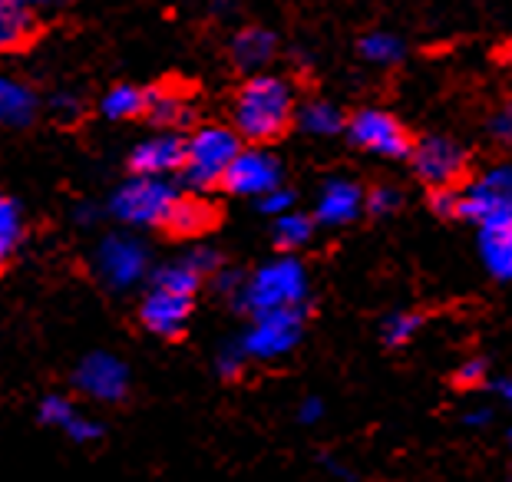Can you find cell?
<instances>
[{
    "mask_svg": "<svg viewBox=\"0 0 512 482\" xmlns=\"http://www.w3.org/2000/svg\"><path fill=\"white\" fill-rule=\"evenodd\" d=\"M100 109H103L106 119H116V123L119 119H133L139 113H146V93L136 90V86H129V83H119L103 96Z\"/></svg>",
    "mask_w": 512,
    "mask_h": 482,
    "instance_id": "cell-22",
    "label": "cell"
},
{
    "mask_svg": "<svg viewBox=\"0 0 512 482\" xmlns=\"http://www.w3.org/2000/svg\"><path fill=\"white\" fill-rule=\"evenodd\" d=\"M324 469H328V473H334L337 479H354V476H351V469L341 466V463H334V459H324Z\"/></svg>",
    "mask_w": 512,
    "mask_h": 482,
    "instance_id": "cell-38",
    "label": "cell"
},
{
    "mask_svg": "<svg viewBox=\"0 0 512 482\" xmlns=\"http://www.w3.org/2000/svg\"><path fill=\"white\" fill-rule=\"evenodd\" d=\"M271 235H275V245L285 248V251H294L301 245H308L311 235H314V222L308 215L301 212H288L275 218V228H271Z\"/></svg>",
    "mask_w": 512,
    "mask_h": 482,
    "instance_id": "cell-24",
    "label": "cell"
},
{
    "mask_svg": "<svg viewBox=\"0 0 512 482\" xmlns=\"http://www.w3.org/2000/svg\"><path fill=\"white\" fill-rule=\"evenodd\" d=\"M63 433H67L73 443L90 446V443H96V440L103 436V423H100V420H93V416H86V413H76V420H73Z\"/></svg>",
    "mask_w": 512,
    "mask_h": 482,
    "instance_id": "cell-30",
    "label": "cell"
},
{
    "mask_svg": "<svg viewBox=\"0 0 512 482\" xmlns=\"http://www.w3.org/2000/svg\"><path fill=\"white\" fill-rule=\"evenodd\" d=\"M37 10H30L27 4H20V0H4L0 4V43H4L7 50H17L24 47V43L34 37V20Z\"/></svg>",
    "mask_w": 512,
    "mask_h": 482,
    "instance_id": "cell-19",
    "label": "cell"
},
{
    "mask_svg": "<svg viewBox=\"0 0 512 482\" xmlns=\"http://www.w3.org/2000/svg\"><path fill=\"white\" fill-rule=\"evenodd\" d=\"M20 241H24V212H20L17 199L0 202V258L10 261L17 255Z\"/></svg>",
    "mask_w": 512,
    "mask_h": 482,
    "instance_id": "cell-23",
    "label": "cell"
},
{
    "mask_svg": "<svg viewBox=\"0 0 512 482\" xmlns=\"http://www.w3.org/2000/svg\"><path fill=\"white\" fill-rule=\"evenodd\" d=\"M93 271L106 288L129 291L149 275V251L133 235H106L93 255Z\"/></svg>",
    "mask_w": 512,
    "mask_h": 482,
    "instance_id": "cell-6",
    "label": "cell"
},
{
    "mask_svg": "<svg viewBox=\"0 0 512 482\" xmlns=\"http://www.w3.org/2000/svg\"><path fill=\"white\" fill-rule=\"evenodd\" d=\"M215 222L212 218V208L205 205L202 199H176V205H172V212L166 218V228L172 235H179V238H192V235H202L205 228H209Z\"/></svg>",
    "mask_w": 512,
    "mask_h": 482,
    "instance_id": "cell-20",
    "label": "cell"
},
{
    "mask_svg": "<svg viewBox=\"0 0 512 482\" xmlns=\"http://www.w3.org/2000/svg\"><path fill=\"white\" fill-rule=\"evenodd\" d=\"M20 4H27L30 10H40V7H50L53 0H20Z\"/></svg>",
    "mask_w": 512,
    "mask_h": 482,
    "instance_id": "cell-40",
    "label": "cell"
},
{
    "mask_svg": "<svg viewBox=\"0 0 512 482\" xmlns=\"http://www.w3.org/2000/svg\"><path fill=\"white\" fill-rule=\"evenodd\" d=\"M53 113H57L63 123H70V119H76L83 113V103L76 100L73 93H57V96H53Z\"/></svg>",
    "mask_w": 512,
    "mask_h": 482,
    "instance_id": "cell-35",
    "label": "cell"
},
{
    "mask_svg": "<svg viewBox=\"0 0 512 482\" xmlns=\"http://www.w3.org/2000/svg\"><path fill=\"white\" fill-rule=\"evenodd\" d=\"M248 364V354L242 350V344H225L219 350V357H215V370H219V377L225 380H235V377H242V370Z\"/></svg>",
    "mask_w": 512,
    "mask_h": 482,
    "instance_id": "cell-28",
    "label": "cell"
},
{
    "mask_svg": "<svg viewBox=\"0 0 512 482\" xmlns=\"http://www.w3.org/2000/svg\"><path fill=\"white\" fill-rule=\"evenodd\" d=\"M76 410L70 397H63V393H47V397H40L37 403V420L43 426H53V430H67V426L76 420Z\"/></svg>",
    "mask_w": 512,
    "mask_h": 482,
    "instance_id": "cell-25",
    "label": "cell"
},
{
    "mask_svg": "<svg viewBox=\"0 0 512 482\" xmlns=\"http://www.w3.org/2000/svg\"><path fill=\"white\" fill-rule=\"evenodd\" d=\"M298 126L304 129L308 136H337L344 129V116L341 109L334 103H324V100H311L298 109Z\"/></svg>",
    "mask_w": 512,
    "mask_h": 482,
    "instance_id": "cell-21",
    "label": "cell"
},
{
    "mask_svg": "<svg viewBox=\"0 0 512 482\" xmlns=\"http://www.w3.org/2000/svg\"><path fill=\"white\" fill-rule=\"evenodd\" d=\"M192 294H179L159 284H149L139 304V324L156 337H179L192 317Z\"/></svg>",
    "mask_w": 512,
    "mask_h": 482,
    "instance_id": "cell-11",
    "label": "cell"
},
{
    "mask_svg": "<svg viewBox=\"0 0 512 482\" xmlns=\"http://www.w3.org/2000/svg\"><path fill=\"white\" fill-rule=\"evenodd\" d=\"M509 446H512V426H509Z\"/></svg>",
    "mask_w": 512,
    "mask_h": 482,
    "instance_id": "cell-42",
    "label": "cell"
},
{
    "mask_svg": "<svg viewBox=\"0 0 512 482\" xmlns=\"http://www.w3.org/2000/svg\"><path fill=\"white\" fill-rule=\"evenodd\" d=\"M73 387L96 403H116L129 393V370L116 354L96 350L86 354L73 370Z\"/></svg>",
    "mask_w": 512,
    "mask_h": 482,
    "instance_id": "cell-9",
    "label": "cell"
},
{
    "mask_svg": "<svg viewBox=\"0 0 512 482\" xmlns=\"http://www.w3.org/2000/svg\"><path fill=\"white\" fill-rule=\"evenodd\" d=\"M367 205V195L357 182L351 179H328L318 195V222L328 228H341L347 222H354L361 215V208Z\"/></svg>",
    "mask_w": 512,
    "mask_h": 482,
    "instance_id": "cell-14",
    "label": "cell"
},
{
    "mask_svg": "<svg viewBox=\"0 0 512 482\" xmlns=\"http://www.w3.org/2000/svg\"><path fill=\"white\" fill-rule=\"evenodd\" d=\"M275 34L265 27H245L242 34L232 40V60L238 70L245 73H265V67L275 57Z\"/></svg>",
    "mask_w": 512,
    "mask_h": 482,
    "instance_id": "cell-15",
    "label": "cell"
},
{
    "mask_svg": "<svg viewBox=\"0 0 512 482\" xmlns=\"http://www.w3.org/2000/svg\"><path fill=\"white\" fill-rule=\"evenodd\" d=\"M347 136L357 149L370 152V156L380 159H403L413 152L410 133L403 129L397 116H390L387 109H361V113L351 116L347 123Z\"/></svg>",
    "mask_w": 512,
    "mask_h": 482,
    "instance_id": "cell-8",
    "label": "cell"
},
{
    "mask_svg": "<svg viewBox=\"0 0 512 482\" xmlns=\"http://www.w3.org/2000/svg\"><path fill=\"white\" fill-rule=\"evenodd\" d=\"M37 116V96L30 86L17 83V80H0V119L7 126H30Z\"/></svg>",
    "mask_w": 512,
    "mask_h": 482,
    "instance_id": "cell-18",
    "label": "cell"
},
{
    "mask_svg": "<svg viewBox=\"0 0 512 482\" xmlns=\"http://www.w3.org/2000/svg\"><path fill=\"white\" fill-rule=\"evenodd\" d=\"M479 258L499 281H512V222L479 232Z\"/></svg>",
    "mask_w": 512,
    "mask_h": 482,
    "instance_id": "cell-16",
    "label": "cell"
},
{
    "mask_svg": "<svg viewBox=\"0 0 512 482\" xmlns=\"http://www.w3.org/2000/svg\"><path fill=\"white\" fill-rule=\"evenodd\" d=\"M489 423H493V410H486V407H476L463 416V426H470V430H483Z\"/></svg>",
    "mask_w": 512,
    "mask_h": 482,
    "instance_id": "cell-37",
    "label": "cell"
},
{
    "mask_svg": "<svg viewBox=\"0 0 512 482\" xmlns=\"http://www.w3.org/2000/svg\"><path fill=\"white\" fill-rule=\"evenodd\" d=\"M499 393H503V397L512 403V377L509 380H503V383H499Z\"/></svg>",
    "mask_w": 512,
    "mask_h": 482,
    "instance_id": "cell-41",
    "label": "cell"
},
{
    "mask_svg": "<svg viewBox=\"0 0 512 482\" xmlns=\"http://www.w3.org/2000/svg\"><path fill=\"white\" fill-rule=\"evenodd\" d=\"M179 192L169 179H152V175H133L123 182L110 199V215L123 225L133 228H152L166 225V218L176 205Z\"/></svg>",
    "mask_w": 512,
    "mask_h": 482,
    "instance_id": "cell-4",
    "label": "cell"
},
{
    "mask_svg": "<svg viewBox=\"0 0 512 482\" xmlns=\"http://www.w3.org/2000/svg\"><path fill=\"white\" fill-rule=\"evenodd\" d=\"M294 113V93L281 76L255 73L235 96V129L238 136L268 142L285 133Z\"/></svg>",
    "mask_w": 512,
    "mask_h": 482,
    "instance_id": "cell-2",
    "label": "cell"
},
{
    "mask_svg": "<svg viewBox=\"0 0 512 482\" xmlns=\"http://www.w3.org/2000/svg\"><path fill=\"white\" fill-rule=\"evenodd\" d=\"M232 298L238 311H245L252 317L304 308V301H308V271L291 255L271 258L242 281V288H238Z\"/></svg>",
    "mask_w": 512,
    "mask_h": 482,
    "instance_id": "cell-1",
    "label": "cell"
},
{
    "mask_svg": "<svg viewBox=\"0 0 512 482\" xmlns=\"http://www.w3.org/2000/svg\"><path fill=\"white\" fill-rule=\"evenodd\" d=\"M182 166H185V139L176 133H156L129 152V169H133V175L169 179L172 172H182Z\"/></svg>",
    "mask_w": 512,
    "mask_h": 482,
    "instance_id": "cell-13",
    "label": "cell"
},
{
    "mask_svg": "<svg viewBox=\"0 0 512 482\" xmlns=\"http://www.w3.org/2000/svg\"><path fill=\"white\" fill-rule=\"evenodd\" d=\"M258 208L265 212L268 218H281V215H288L294 212V192L285 189V185H278L275 192H268V195H261L258 199Z\"/></svg>",
    "mask_w": 512,
    "mask_h": 482,
    "instance_id": "cell-31",
    "label": "cell"
},
{
    "mask_svg": "<svg viewBox=\"0 0 512 482\" xmlns=\"http://www.w3.org/2000/svg\"><path fill=\"white\" fill-rule=\"evenodd\" d=\"M298 423H304V426H314L324 416V403L318 400V397H304L301 403H298Z\"/></svg>",
    "mask_w": 512,
    "mask_h": 482,
    "instance_id": "cell-36",
    "label": "cell"
},
{
    "mask_svg": "<svg viewBox=\"0 0 512 482\" xmlns=\"http://www.w3.org/2000/svg\"><path fill=\"white\" fill-rule=\"evenodd\" d=\"M361 53L364 60L377 63V67H394L403 60V43L394 34H370L361 40Z\"/></svg>",
    "mask_w": 512,
    "mask_h": 482,
    "instance_id": "cell-26",
    "label": "cell"
},
{
    "mask_svg": "<svg viewBox=\"0 0 512 482\" xmlns=\"http://www.w3.org/2000/svg\"><path fill=\"white\" fill-rule=\"evenodd\" d=\"M486 374H489L486 360L483 357H470V360H463V364L453 370V383H456V387H463V390H473V387H483Z\"/></svg>",
    "mask_w": 512,
    "mask_h": 482,
    "instance_id": "cell-29",
    "label": "cell"
},
{
    "mask_svg": "<svg viewBox=\"0 0 512 482\" xmlns=\"http://www.w3.org/2000/svg\"><path fill=\"white\" fill-rule=\"evenodd\" d=\"M93 215H96V208H93V205L76 208V222H83V225H90V222H93Z\"/></svg>",
    "mask_w": 512,
    "mask_h": 482,
    "instance_id": "cell-39",
    "label": "cell"
},
{
    "mask_svg": "<svg viewBox=\"0 0 512 482\" xmlns=\"http://www.w3.org/2000/svg\"><path fill=\"white\" fill-rule=\"evenodd\" d=\"M304 334V308L294 311H271L252 317V327L245 331V337L238 344L248 354V360H278L288 357L298 347Z\"/></svg>",
    "mask_w": 512,
    "mask_h": 482,
    "instance_id": "cell-7",
    "label": "cell"
},
{
    "mask_svg": "<svg viewBox=\"0 0 512 482\" xmlns=\"http://www.w3.org/2000/svg\"><path fill=\"white\" fill-rule=\"evenodd\" d=\"M225 189L245 199H261V195L275 192L281 185V166L278 159L265 149H242L232 169L225 175Z\"/></svg>",
    "mask_w": 512,
    "mask_h": 482,
    "instance_id": "cell-12",
    "label": "cell"
},
{
    "mask_svg": "<svg viewBox=\"0 0 512 482\" xmlns=\"http://www.w3.org/2000/svg\"><path fill=\"white\" fill-rule=\"evenodd\" d=\"M489 133H493L496 142H503V146H512V103L499 109V113H493V119H489Z\"/></svg>",
    "mask_w": 512,
    "mask_h": 482,
    "instance_id": "cell-34",
    "label": "cell"
},
{
    "mask_svg": "<svg viewBox=\"0 0 512 482\" xmlns=\"http://www.w3.org/2000/svg\"><path fill=\"white\" fill-rule=\"evenodd\" d=\"M423 327V317L420 314H413V311H397V314H390L384 327H380V334H384V344L387 347H403V344H410L413 337H417V331Z\"/></svg>",
    "mask_w": 512,
    "mask_h": 482,
    "instance_id": "cell-27",
    "label": "cell"
},
{
    "mask_svg": "<svg viewBox=\"0 0 512 482\" xmlns=\"http://www.w3.org/2000/svg\"><path fill=\"white\" fill-rule=\"evenodd\" d=\"M397 205H400V192L394 185H377V189H370V195H367V208L380 218L397 212Z\"/></svg>",
    "mask_w": 512,
    "mask_h": 482,
    "instance_id": "cell-32",
    "label": "cell"
},
{
    "mask_svg": "<svg viewBox=\"0 0 512 482\" xmlns=\"http://www.w3.org/2000/svg\"><path fill=\"white\" fill-rule=\"evenodd\" d=\"M460 202H463V192H453V189H433L430 195V208L440 218H460Z\"/></svg>",
    "mask_w": 512,
    "mask_h": 482,
    "instance_id": "cell-33",
    "label": "cell"
},
{
    "mask_svg": "<svg viewBox=\"0 0 512 482\" xmlns=\"http://www.w3.org/2000/svg\"><path fill=\"white\" fill-rule=\"evenodd\" d=\"M238 129L228 126H202L185 139V166L182 179L192 189H212L225 182L228 169L238 159Z\"/></svg>",
    "mask_w": 512,
    "mask_h": 482,
    "instance_id": "cell-3",
    "label": "cell"
},
{
    "mask_svg": "<svg viewBox=\"0 0 512 482\" xmlns=\"http://www.w3.org/2000/svg\"><path fill=\"white\" fill-rule=\"evenodd\" d=\"M460 218L483 228L512 222V166H493L463 189Z\"/></svg>",
    "mask_w": 512,
    "mask_h": 482,
    "instance_id": "cell-5",
    "label": "cell"
},
{
    "mask_svg": "<svg viewBox=\"0 0 512 482\" xmlns=\"http://www.w3.org/2000/svg\"><path fill=\"white\" fill-rule=\"evenodd\" d=\"M146 116L169 133L172 126L189 123L192 106L185 100V93L176 90V86H156V90L146 93Z\"/></svg>",
    "mask_w": 512,
    "mask_h": 482,
    "instance_id": "cell-17",
    "label": "cell"
},
{
    "mask_svg": "<svg viewBox=\"0 0 512 482\" xmlns=\"http://www.w3.org/2000/svg\"><path fill=\"white\" fill-rule=\"evenodd\" d=\"M410 162H413V172H417V179L433 185V189H453V182L463 175L466 156H463V149L456 146L453 139L427 136V139L413 142Z\"/></svg>",
    "mask_w": 512,
    "mask_h": 482,
    "instance_id": "cell-10",
    "label": "cell"
}]
</instances>
